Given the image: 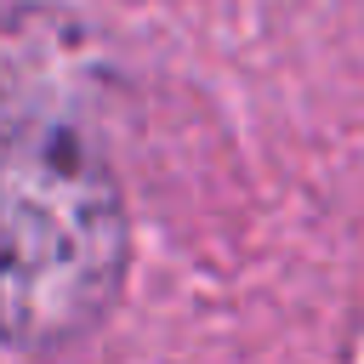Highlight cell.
Returning a JSON list of instances; mask_svg holds the SVG:
<instances>
[{"mask_svg": "<svg viewBox=\"0 0 364 364\" xmlns=\"http://www.w3.org/2000/svg\"><path fill=\"white\" fill-rule=\"evenodd\" d=\"M6 336L68 347L108 318L131 262L119 176L91 119V63L68 17L17 6L6 23L0 114Z\"/></svg>", "mask_w": 364, "mask_h": 364, "instance_id": "6da1fadb", "label": "cell"}]
</instances>
